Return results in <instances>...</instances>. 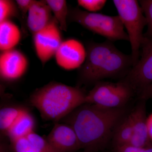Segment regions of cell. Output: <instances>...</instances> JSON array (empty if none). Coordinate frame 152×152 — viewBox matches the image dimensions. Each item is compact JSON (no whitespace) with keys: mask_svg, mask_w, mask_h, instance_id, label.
<instances>
[{"mask_svg":"<svg viewBox=\"0 0 152 152\" xmlns=\"http://www.w3.org/2000/svg\"><path fill=\"white\" fill-rule=\"evenodd\" d=\"M132 135V127L128 115L121 120L114 129L112 137L114 149L129 145Z\"/></svg>","mask_w":152,"mask_h":152,"instance_id":"e0dca14e","label":"cell"},{"mask_svg":"<svg viewBox=\"0 0 152 152\" xmlns=\"http://www.w3.org/2000/svg\"><path fill=\"white\" fill-rule=\"evenodd\" d=\"M147 125L149 137L152 142V113L147 117Z\"/></svg>","mask_w":152,"mask_h":152,"instance_id":"cb8c5ba5","label":"cell"},{"mask_svg":"<svg viewBox=\"0 0 152 152\" xmlns=\"http://www.w3.org/2000/svg\"><path fill=\"white\" fill-rule=\"evenodd\" d=\"M86 50V60L79 69V85L96 84L109 78H124L132 68L131 55L120 51L111 41L89 43Z\"/></svg>","mask_w":152,"mask_h":152,"instance_id":"7a4b0ae2","label":"cell"},{"mask_svg":"<svg viewBox=\"0 0 152 152\" xmlns=\"http://www.w3.org/2000/svg\"><path fill=\"white\" fill-rule=\"evenodd\" d=\"M124 114L123 108L107 109L85 103L61 121L74 129L81 149L88 152H98L105 148Z\"/></svg>","mask_w":152,"mask_h":152,"instance_id":"6da1fadb","label":"cell"},{"mask_svg":"<svg viewBox=\"0 0 152 152\" xmlns=\"http://www.w3.org/2000/svg\"><path fill=\"white\" fill-rule=\"evenodd\" d=\"M21 38L20 30L11 20L0 23V50L1 52L15 48Z\"/></svg>","mask_w":152,"mask_h":152,"instance_id":"2e32d148","label":"cell"},{"mask_svg":"<svg viewBox=\"0 0 152 152\" xmlns=\"http://www.w3.org/2000/svg\"><path fill=\"white\" fill-rule=\"evenodd\" d=\"M17 18L21 22L24 31L23 23L21 15L16 1L12 0L0 1V23L11 19Z\"/></svg>","mask_w":152,"mask_h":152,"instance_id":"ffe728a7","label":"cell"},{"mask_svg":"<svg viewBox=\"0 0 152 152\" xmlns=\"http://www.w3.org/2000/svg\"><path fill=\"white\" fill-rule=\"evenodd\" d=\"M28 66L27 58L15 48L1 52L0 77L7 82H15L26 74Z\"/></svg>","mask_w":152,"mask_h":152,"instance_id":"9c48e42d","label":"cell"},{"mask_svg":"<svg viewBox=\"0 0 152 152\" xmlns=\"http://www.w3.org/2000/svg\"><path fill=\"white\" fill-rule=\"evenodd\" d=\"M15 106L5 107L0 110V130L1 134L6 135L14 123L25 110Z\"/></svg>","mask_w":152,"mask_h":152,"instance_id":"ac0fdd59","label":"cell"},{"mask_svg":"<svg viewBox=\"0 0 152 152\" xmlns=\"http://www.w3.org/2000/svg\"><path fill=\"white\" fill-rule=\"evenodd\" d=\"M140 99L145 100L148 99H152V83L146 90Z\"/></svg>","mask_w":152,"mask_h":152,"instance_id":"d4e9b609","label":"cell"},{"mask_svg":"<svg viewBox=\"0 0 152 152\" xmlns=\"http://www.w3.org/2000/svg\"><path fill=\"white\" fill-rule=\"evenodd\" d=\"M139 2L146 19L148 26L146 32L144 34V38L152 40V0H141Z\"/></svg>","mask_w":152,"mask_h":152,"instance_id":"44dd1931","label":"cell"},{"mask_svg":"<svg viewBox=\"0 0 152 152\" xmlns=\"http://www.w3.org/2000/svg\"><path fill=\"white\" fill-rule=\"evenodd\" d=\"M55 56L58 65L71 70L83 65L86 57V50L79 41L69 39L63 41Z\"/></svg>","mask_w":152,"mask_h":152,"instance_id":"30bf717a","label":"cell"},{"mask_svg":"<svg viewBox=\"0 0 152 152\" xmlns=\"http://www.w3.org/2000/svg\"><path fill=\"white\" fill-rule=\"evenodd\" d=\"M107 2L105 0H78V4L88 11L90 12H95L102 10Z\"/></svg>","mask_w":152,"mask_h":152,"instance_id":"7402d4cb","label":"cell"},{"mask_svg":"<svg viewBox=\"0 0 152 152\" xmlns=\"http://www.w3.org/2000/svg\"><path fill=\"white\" fill-rule=\"evenodd\" d=\"M141 48L140 58L122 79L140 98L152 83V40L144 38Z\"/></svg>","mask_w":152,"mask_h":152,"instance_id":"52a82bcc","label":"cell"},{"mask_svg":"<svg viewBox=\"0 0 152 152\" xmlns=\"http://www.w3.org/2000/svg\"><path fill=\"white\" fill-rule=\"evenodd\" d=\"M47 3L53 13L61 30L66 31L67 29L68 8L65 0H46Z\"/></svg>","mask_w":152,"mask_h":152,"instance_id":"d6986e66","label":"cell"},{"mask_svg":"<svg viewBox=\"0 0 152 152\" xmlns=\"http://www.w3.org/2000/svg\"><path fill=\"white\" fill-rule=\"evenodd\" d=\"M86 95L79 87L52 82L35 91L29 101L43 118L58 122L86 103Z\"/></svg>","mask_w":152,"mask_h":152,"instance_id":"3957f363","label":"cell"},{"mask_svg":"<svg viewBox=\"0 0 152 152\" xmlns=\"http://www.w3.org/2000/svg\"><path fill=\"white\" fill-rule=\"evenodd\" d=\"M88 152L86 151H83V152Z\"/></svg>","mask_w":152,"mask_h":152,"instance_id":"4316f807","label":"cell"},{"mask_svg":"<svg viewBox=\"0 0 152 152\" xmlns=\"http://www.w3.org/2000/svg\"><path fill=\"white\" fill-rule=\"evenodd\" d=\"M145 100H140L128 115L133 130V135L129 145L137 148H147L152 145L149 137L147 125Z\"/></svg>","mask_w":152,"mask_h":152,"instance_id":"7c38bea8","label":"cell"},{"mask_svg":"<svg viewBox=\"0 0 152 152\" xmlns=\"http://www.w3.org/2000/svg\"><path fill=\"white\" fill-rule=\"evenodd\" d=\"M135 94L123 79L117 83L100 81L87 94L86 103L107 109L123 108Z\"/></svg>","mask_w":152,"mask_h":152,"instance_id":"8992f818","label":"cell"},{"mask_svg":"<svg viewBox=\"0 0 152 152\" xmlns=\"http://www.w3.org/2000/svg\"><path fill=\"white\" fill-rule=\"evenodd\" d=\"M118 15L127 31L131 44L133 66L140 58V49L144 40L143 33L147 20L138 1L136 0H114Z\"/></svg>","mask_w":152,"mask_h":152,"instance_id":"5b68a950","label":"cell"},{"mask_svg":"<svg viewBox=\"0 0 152 152\" xmlns=\"http://www.w3.org/2000/svg\"><path fill=\"white\" fill-rule=\"evenodd\" d=\"M143 152H152V145L144 149Z\"/></svg>","mask_w":152,"mask_h":152,"instance_id":"484cf974","label":"cell"},{"mask_svg":"<svg viewBox=\"0 0 152 152\" xmlns=\"http://www.w3.org/2000/svg\"><path fill=\"white\" fill-rule=\"evenodd\" d=\"M12 143L15 152H58L46 139L34 132Z\"/></svg>","mask_w":152,"mask_h":152,"instance_id":"5bb4252c","label":"cell"},{"mask_svg":"<svg viewBox=\"0 0 152 152\" xmlns=\"http://www.w3.org/2000/svg\"><path fill=\"white\" fill-rule=\"evenodd\" d=\"M33 36L36 54L44 66L55 56L63 42L61 29L55 17L45 28Z\"/></svg>","mask_w":152,"mask_h":152,"instance_id":"ba28073f","label":"cell"},{"mask_svg":"<svg viewBox=\"0 0 152 152\" xmlns=\"http://www.w3.org/2000/svg\"><path fill=\"white\" fill-rule=\"evenodd\" d=\"M35 127L34 118L28 111L25 109L9 129L7 135L13 142L34 132Z\"/></svg>","mask_w":152,"mask_h":152,"instance_id":"9a60e30c","label":"cell"},{"mask_svg":"<svg viewBox=\"0 0 152 152\" xmlns=\"http://www.w3.org/2000/svg\"><path fill=\"white\" fill-rule=\"evenodd\" d=\"M45 138L58 152H76L81 149L74 129L65 123H56Z\"/></svg>","mask_w":152,"mask_h":152,"instance_id":"8fae6325","label":"cell"},{"mask_svg":"<svg viewBox=\"0 0 152 152\" xmlns=\"http://www.w3.org/2000/svg\"><path fill=\"white\" fill-rule=\"evenodd\" d=\"M35 0H17L16 1L19 10L21 15L22 20L23 23L24 28H25L24 24L25 20L27 19V14H28L29 10L32 5L35 2ZM24 29V32L25 31Z\"/></svg>","mask_w":152,"mask_h":152,"instance_id":"603a6c76","label":"cell"},{"mask_svg":"<svg viewBox=\"0 0 152 152\" xmlns=\"http://www.w3.org/2000/svg\"><path fill=\"white\" fill-rule=\"evenodd\" d=\"M68 21L75 22L93 33L113 42L129 41L127 33L118 15L109 16L82 10L78 7L69 8Z\"/></svg>","mask_w":152,"mask_h":152,"instance_id":"277c9868","label":"cell"},{"mask_svg":"<svg viewBox=\"0 0 152 152\" xmlns=\"http://www.w3.org/2000/svg\"><path fill=\"white\" fill-rule=\"evenodd\" d=\"M53 17L46 1H35L28 12L26 23L28 29L33 36L45 28Z\"/></svg>","mask_w":152,"mask_h":152,"instance_id":"4fadbf2b","label":"cell"}]
</instances>
